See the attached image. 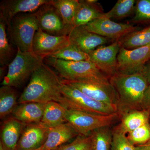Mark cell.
<instances>
[{"label":"cell","mask_w":150,"mask_h":150,"mask_svg":"<svg viewBox=\"0 0 150 150\" xmlns=\"http://www.w3.org/2000/svg\"><path fill=\"white\" fill-rule=\"evenodd\" d=\"M62 79L50 67L43 63L31 76L29 83L21 94L18 104L35 102L59 103L62 95Z\"/></svg>","instance_id":"1"},{"label":"cell","mask_w":150,"mask_h":150,"mask_svg":"<svg viewBox=\"0 0 150 150\" xmlns=\"http://www.w3.org/2000/svg\"><path fill=\"white\" fill-rule=\"evenodd\" d=\"M109 81L118 95L117 112L120 118L131 111L142 110V99L149 85L142 74H116Z\"/></svg>","instance_id":"2"},{"label":"cell","mask_w":150,"mask_h":150,"mask_svg":"<svg viewBox=\"0 0 150 150\" xmlns=\"http://www.w3.org/2000/svg\"><path fill=\"white\" fill-rule=\"evenodd\" d=\"M45 59L59 73L62 79L77 81H110V79L90 61L69 62L51 57Z\"/></svg>","instance_id":"3"},{"label":"cell","mask_w":150,"mask_h":150,"mask_svg":"<svg viewBox=\"0 0 150 150\" xmlns=\"http://www.w3.org/2000/svg\"><path fill=\"white\" fill-rule=\"evenodd\" d=\"M61 91L62 96L59 103L67 109L100 115L117 112L115 107L92 99L62 79Z\"/></svg>","instance_id":"4"},{"label":"cell","mask_w":150,"mask_h":150,"mask_svg":"<svg viewBox=\"0 0 150 150\" xmlns=\"http://www.w3.org/2000/svg\"><path fill=\"white\" fill-rule=\"evenodd\" d=\"M44 59L33 52H22L17 48L16 56L8 65V71L2 86L15 87L21 85L43 64Z\"/></svg>","instance_id":"5"},{"label":"cell","mask_w":150,"mask_h":150,"mask_svg":"<svg viewBox=\"0 0 150 150\" xmlns=\"http://www.w3.org/2000/svg\"><path fill=\"white\" fill-rule=\"evenodd\" d=\"M7 28L11 40L17 48L22 52H33V38L39 28L35 13L16 16Z\"/></svg>","instance_id":"6"},{"label":"cell","mask_w":150,"mask_h":150,"mask_svg":"<svg viewBox=\"0 0 150 150\" xmlns=\"http://www.w3.org/2000/svg\"><path fill=\"white\" fill-rule=\"evenodd\" d=\"M120 118L118 113L100 115L67 109L66 122L70 124L79 135L88 136L93 131L105 127H110Z\"/></svg>","instance_id":"7"},{"label":"cell","mask_w":150,"mask_h":150,"mask_svg":"<svg viewBox=\"0 0 150 150\" xmlns=\"http://www.w3.org/2000/svg\"><path fill=\"white\" fill-rule=\"evenodd\" d=\"M92 99L111 105L117 109L118 95L110 81H77L62 79Z\"/></svg>","instance_id":"8"},{"label":"cell","mask_w":150,"mask_h":150,"mask_svg":"<svg viewBox=\"0 0 150 150\" xmlns=\"http://www.w3.org/2000/svg\"><path fill=\"white\" fill-rule=\"evenodd\" d=\"M150 59V45L131 50L121 47L117 56V74L131 75L141 73Z\"/></svg>","instance_id":"9"},{"label":"cell","mask_w":150,"mask_h":150,"mask_svg":"<svg viewBox=\"0 0 150 150\" xmlns=\"http://www.w3.org/2000/svg\"><path fill=\"white\" fill-rule=\"evenodd\" d=\"M39 28L51 35H69L71 30L65 25L62 17L52 4V0L35 12Z\"/></svg>","instance_id":"10"},{"label":"cell","mask_w":150,"mask_h":150,"mask_svg":"<svg viewBox=\"0 0 150 150\" xmlns=\"http://www.w3.org/2000/svg\"><path fill=\"white\" fill-rule=\"evenodd\" d=\"M84 26L90 32L115 41L139 30V28L133 25L117 23L105 17L95 20Z\"/></svg>","instance_id":"11"},{"label":"cell","mask_w":150,"mask_h":150,"mask_svg":"<svg viewBox=\"0 0 150 150\" xmlns=\"http://www.w3.org/2000/svg\"><path fill=\"white\" fill-rule=\"evenodd\" d=\"M120 46L118 40L108 46H102L88 54L93 62L109 79L117 74V56Z\"/></svg>","instance_id":"12"},{"label":"cell","mask_w":150,"mask_h":150,"mask_svg":"<svg viewBox=\"0 0 150 150\" xmlns=\"http://www.w3.org/2000/svg\"><path fill=\"white\" fill-rule=\"evenodd\" d=\"M69 35H50L40 28L35 33L33 43V51L44 59L69 45Z\"/></svg>","instance_id":"13"},{"label":"cell","mask_w":150,"mask_h":150,"mask_svg":"<svg viewBox=\"0 0 150 150\" xmlns=\"http://www.w3.org/2000/svg\"><path fill=\"white\" fill-rule=\"evenodd\" d=\"M68 35L70 44L87 54L112 40L90 32L84 25L73 28Z\"/></svg>","instance_id":"14"},{"label":"cell","mask_w":150,"mask_h":150,"mask_svg":"<svg viewBox=\"0 0 150 150\" xmlns=\"http://www.w3.org/2000/svg\"><path fill=\"white\" fill-rule=\"evenodd\" d=\"M51 0H6L1 2V16L5 21L7 27L12 19L19 14L35 13L41 6Z\"/></svg>","instance_id":"15"},{"label":"cell","mask_w":150,"mask_h":150,"mask_svg":"<svg viewBox=\"0 0 150 150\" xmlns=\"http://www.w3.org/2000/svg\"><path fill=\"white\" fill-rule=\"evenodd\" d=\"M49 128L41 123L25 124L16 150H35L45 144Z\"/></svg>","instance_id":"16"},{"label":"cell","mask_w":150,"mask_h":150,"mask_svg":"<svg viewBox=\"0 0 150 150\" xmlns=\"http://www.w3.org/2000/svg\"><path fill=\"white\" fill-rule=\"evenodd\" d=\"M25 125L13 116L3 122L1 129V150H16Z\"/></svg>","instance_id":"17"},{"label":"cell","mask_w":150,"mask_h":150,"mask_svg":"<svg viewBox=\"0 0 150 150\" xmlns=\"http://www.w3.org/2000/svg\"><path fill=\"white\" fill-rule=\"evenodd\" d=\"M67 122L49 128L47 139L42 146L43 150H55L79 136Z\"/></svg>","instance_id":"18"},{"label":"cell","mask_w":150,"mask_h":150,"mask_svg":"<svg viewBox=\"0 0 150 150\" xmlns=\"http://www.w3.org/2000/svg\"><path fill=\"white\" fill-rule=\"evenodd\" d=\"M79 2L74 27L86 25L95 20L105 17L102 6L97 0H80Z\"/></svg>","instance_id":"19"},{"label":"cell","mask_w":150,"mask_h":150,"mask_svg":"<svg viewBox=\"0 0 150 150\" xmlns=\"http://www.w3.org/2000/svg\"><path fill=\"white\" fill-rule=\"evenodd\" d=\"M46 103L30 102L19 104L12 113L13 116L24 124L40 123Z\"/></svg>","instance_id":"20"},{"label":"cell","mask_w":150,"mask_h":150,"mask_svg":"<svg viewBox=\"0 0 150 150\" xmlns=\"http://www.w3.org/2000/svg\"><path fill=\"white\" fill-rule=\"evenodd\" d=\"M67 108L59 103L50 101L46 103L40 123L48 128L66 123Z\"/></svg>","instance_id":"21"},{"label":"cell","mask_w":150,"mask_h":150,"mask_svg":"<svg viewBox=\"0 0 150 150\" xmlns=\"http://www.w3.org/2000/svg\"><path fill=\"white\" fill-rule=\"evenodd\" d=\"M150 111L140 110H134L121 117V123L118 125L121 131L127 134L149 122Z\"/></svg>","instance_id":"22"},{"label":"cell","mask_w":150,"mask_h":150,"mask_svg":"<svg viewBox=\"0 0 150 150\" xmlns=\"http://www.w3.org/2000/svg\"><path fill=\"white\" fill-rule=\"evenodd\" d=\"M120 48L131 50L150 45V26L131 33L118 40Z\"/></svg>","instance_id":"23"},{"label":"cell","mask_w":150,"mask_h":150,"mask_svg":"<svg viewBox=\"0 0 150 150\" xmlns=\"http://www.w3.org/2000/svg\"><path fill=\"white\" fill-rule=\"evenodd\" d=\"M52 4L59 12L65 25L72 29L75 16L79 5V1L52 0Z\"/></svg>","instance_id":"24"},{"label":"cell","mask_w":150,"mask_h":150,"mask_svg":"<svg viewBox=\"0 0 150 150\" xmlns=\"http://www.w3.org/2000/svg\"><path fill=\"white\" fill-rule=\"evenodd\" d=\"M17 95L12 87L2 86L0 88V118L12 114L17 106Z\"/></svg>","instance_id":"25"},{"label":"cell","mask_w":150,"mask_h":150,"mask_svg":"<svg viewBox=\"0 0 150 150\" xmlns=\"http://www.w3.org/2000/svg\"><path fill=\"white\" fill-rule=\"evenodd\" d=\"M91 138V150H110L112 144V130L105 127L93 131Z\"/></svg>","instance_id":"26"},{"label":"cell","mask_w":150,"mask_h":150,"mask_svg":"<svg viewBox=\"0 0 150 150\" xmlns=\"http://www.w3.org/2000/svg\"><path fill=\"white\" fill-rule=\"evenodd\" d=\"M136 2L135 0H118L110 11L105 13V17L117 20L128 17L135 10Z\"/></svg>","instance_id":"27"},{"label":"cell","mask_w":150,"mask_h":150,"mask_svg":"<svg viewBox=\"0 0 150 150\" xmlns=\"http://www.w3.org/2000/svg\"><path fill=\"white\" fill-rule=\"evenodd\" d=\"M6 27L5 21L0 16V64L3 67L8 64L13 54L11 46L9 43Z\"/></svg>","instance_id":"28"},{"label":"cell","mask_w":150,"mask_h":150,"mask_svg":"<svg viewBox=\"0 0 150 150\" xmlns=\"http://www.w3.org/2000/svg\"><path fill=\"white\" fill-rule=\"evenodd\" d=\"M48 57L69 62L89 61L90 60L88 54L82 52L71 44Z\"/></svg>","instance_id":"29"},{"label":"cell","mask_w":150,"mask_h":150,"mask_svg":"<svg viewBox=\"0 0 150 150\" xmlns=\"http://www.w3.org/2000/svg\"><path fill=\"white\" fill-rule=\"evenodd\" d=\"M112 144L110 150H138L136 146L129 142L126 134L121 131L118 126L112 130Z\"/></svg>","instance_id":"30"},{"label":"cell","mask_w":150,"mask_h":150,"mask_svg":"<svg viewBox=\"0 0 150 150\" xmlns=\"http://www.w3.org/2000/svg\"><path fill=\"white\" fill-rule=\"evenodd\" d=\"M129 142L135 146L144 144L150 141V123H146L127 134Z\"/></svg>","instance_id":"31"},{"label":"cell","mask_w":150,"mask_h":150,"mask_svg":"<svg viewBox=\"0 0 150 150\" xmlns=\"http://www.w3.org/2000/svg\"><path fill=\"white\" fill-rule=\"evenodd\" d=\"M135 11L132 22L143 23L150 22V0L137 1Z\"/></svg>","instance_id":"32"},{"label":"cell","mask_w":150,"mask_h":150,"mask_svg":"<svg viewBox=\"0 0 150 150\" xmlns=\"http://www.w3.org/2000/svg\"><path fill=\"white\" fill-rule=\"evenodd\" d=\"M91 138L90 135H79L71 143L62 145L55 150H87L91 149Z\"/></svg>","instance_id":"33"},{"label":"cell","mask_w":150,"mask_h":150,"mask_svg":"<svg viewBox=\"0 0 150 150\" xmlns=\"http://www.w3.org/2000/svg\"><path fill=\"white\" fill-rule=\"evenodd\" d=\"M141 108L142 110L150 111V84L148 86L144 93Z\"/></svg>","instance_id":"34"},{"label":"cell","mask_w":150,"mask_h":150,"mask_svg":"<svg viewBox=\"0 0 150 150\" xmlns=\"http://www.w3.org/2000/svg\"><path fill=\"white\" fill-rule=\"evenodd\" d=\"M141 74L144 77L148 84H150V59L145 64Z\"/></svg>","instance_id":"35"},{"label":"cell","mask_w":150,"mask_h":150,"mask_svg":"<svg viewBox=\"0 0 150 150\" xmlns=\"http://www.w3.org/2000/svg\"><path fill=\"white\" fill-rule=\"evenodd\" d=\"M136 146L138 150H150V141L144 144Z\"/></svg>","instance_id":"36"},{"label":"cell","mask_w":150,"mask_h":150,"mask_svg":"<svg viewBox=\"0 0 150 150\" xmlns=\"http://www.w3.org/2000/svg\"><path fill=\"white\" fill-rule=\"evenodd\" d=\"M35 150H43V148H42V146L41 147L39 148V149H37Z\"/></svg>","instance_id":"37"},{"label":"cell","mask_w":150,"mask_h":150,"mask_svg":"<svg viewBox=\"0 0 150 150\" xmlns=\"http://www.w3.org/2000/svg\"><path fill=\"white\" fill-rule=\"evenodd\" d=\"M91 150V149H88V150Z\"/></svg>","instance_id":"38"}]
</instances>
